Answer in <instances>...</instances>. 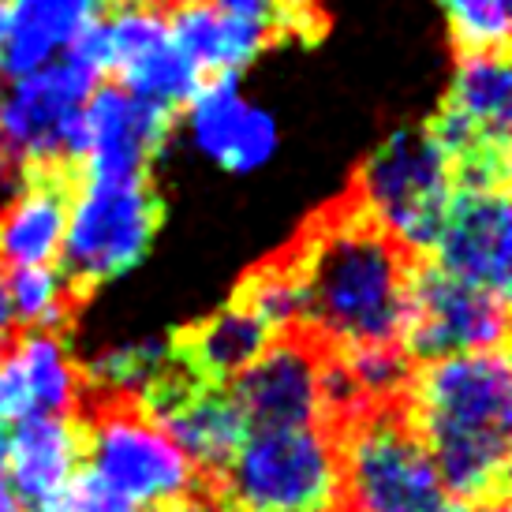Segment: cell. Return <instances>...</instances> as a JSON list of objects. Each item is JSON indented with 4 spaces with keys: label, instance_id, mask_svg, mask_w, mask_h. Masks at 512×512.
Instances as JSON below:
<instances>
[{
    "label": "cell",
    "instance_id": "obj_1",
    "mask_svg": "<svg viewBox=\"0 0 512 512\" xmlns=\"http://www.w3.org/2000/svg\"><path fill=\"white\" fill-rule=\"evenodd\" d=\"M299 281V333L329 352L400 344L412 255L344 199L285 251Z\"/></svg>",
    "mask_w": 512,
    "mask_h": 512
},
{
    "label": "cell",
    "instance_id": "obj_2",
    "mask_svg": "<svg viewBox=\"0 0 512 512\" xmlns=\"http://www.w3.org/2000/svg\"><path fill=\"white\" fill-rule=\"evenodd\" d=\"M404 419L430 453L445 494L464 509L505 501L512 453V370L505 352L419 363Z\"/></svg>",
    "mask_w": 512,
    "mask_h": 512
},
{
    "label": "cell",
    "instance_id": "obj_3",
    "mask_svg": "<svg viewBox=\"0 0 512 512\" xmlns=\"http://www.w3.org/2000/svg\"><path fill=\"white\" fill-rule=\"evenodd\" d=\"M221 512H344L333 427L251 430L217 475Z\"/></svg>",
    "mask_w": 512,
    "mask_h": 512
},
{
    "label": "cell",
    "instance_id": "obj_4",
    "mask_svg": "<svg viewBox=\"0 0 512 512\" xmlns=\"http://www.w3.org/2000/svg\"><path fill=\"white\" fill-rule=\"evenodd\" d=\"M456 195V169L427 128H400L359 165L348 199L408 255L434 247Z\"/></svg>",
    "mask_w": 512,
    "mask_h": 512
},
{
    "label": "cell",
    "instance_id": "obj_5",
    "mask_svg": "<svg viewBox=\"0 0 512 512\" xmlns=\"http://www.w3.org/2000/svg\"><path fill=\"white\" fill-rule=\"evenodd\" d=\"M157 225L161 199L150 176H86L72 195L57 258L75 296L135 270L154 243Z\"/></svg>",
    "mask_w": 512,
    "mask_h": 512
},
{
    "label": "cell",
    "instance_id": "obj_6",
    "mask_svg": "<svg viewBox=\"0 0 512 512\" xmlns=\"http://www.w3.org/2000/svg\"><path fill=\"white\" fill-rule=\"evenodd\" d=\"M83 460L86 475L135 512H165L199 490V471L135 400H101L83 427Z\"/></svg>",
    "mask_w": 512,
    "mask_h": 512
},
{
    "label": "cell",
    "instance_id": "obj_7",
    "mask_svg": "<svg viewBox=\"0 0 512 512\" xmlns=\"http://www.w3.org/2000/svg\"><path fill=\"white\" fill-rule=\"evenodd\" d=\"M344 430L348 512H471L445 494L434 460L400 408H370Z\"/></svg>",
    "mask_w": 512,
    "mask_h": 512
},
{
    "label": "cell",
    "instance_id": "obj_8",
    "mask_svg": "<svg viewBox=\"0 0 512 512\" xmlns=\"http://www.w3.org/2000/svg\"><path fill=\"white\" fill-rule=\"evenodd\" d=\"M101 75L72 57L0 86V161L15 169H57L68 161L79 113Z\"/></svg>",
    "mask_w": 512,
    "mask_h": 512
},
{
    "label": "cell",
    "instance_id": "obj_9",
    "mask_svg": "<svg viewBox=\"0 0 512 512\" xmlns=\"http://www.w3.org/2000/svg\"><path fill=\"white\" fill-rule=\"evenodd\" d=\"M509 337V299L486 288L464 285L434 262L412 266L408 311L400 329V348L408 359L430 363L468 352H505Z\"/></svg>",
    "mask_w": 512,
    "mask_h": 512
},
{
    "label": "cell",
    "instance_id": "obj_10",
    "mask_svg": "<svg viewBox=\"0 0 512 512\" xmlns=\"http://www.w3.org/2000/svg\"><path fill=\"white\" fill-rule=\"evenodd\" d=\"M98 42L105 72H113L116 86L131 98L176 113L206 83L172 42L169 19L154 0H124L116 12L98 15Z\"/></svg>",
    "mask_w": 512,
    "mask_h": 512
},
{
    "label": "cell",
    "instance_id": "obj_11",
    "mask_svg": "<svg viewBox=\"0 0 512 512\" xmlns=\"http://www.w3.org/2000/svg\"><path fill=\"white\" fill-rule=\"evenodd\" d=\"M172 128V109L131 98L120 86H98L79 113L68 161H83L86 176H146Z\"/></svg>",
    "mask_w": 512,
    "mask_h": 512
},
{
    "label": "cell",
    "instance_id": "obj_12",
    "mask_svg": "<svg viewBox=\"0 0 512 512\" xmlns=\"http://www.w3.org/2000/svg\"><path fill=\"white\" fill-rule=\"evenodd\" d=\"M135 404L169 434L191 468L210 475H221L251 434L225 385L195 382L184 370H165Z\"/></svg>",
    "mask_w": 512,
    "mask_h": 512
},
{
    "label": "cell",
    "instance_id": "obj_13",
    "mask_svg": "<svg viewBox=\"0 0 512 512\" xmlns=\"http://www.w3.org/2000/svg\"><path fill=\"white\" fill-rule=\"evenodd\" d=\"M434 266L456 281L509 299L512 206L505 187H456L434 240Z\"/></svg>",
    "mask_w": 512,
    "mask_h": 512
},
{
    "label": "cell",
    "instance_id": "obj_14",
    "mask_svg": "<svg viewBox=\"0 0 512 512\" xmlns=\"http://www.w3.org/2000/svg\"><path fill=\"white\" fill-rule=\"evenodd\" d=\"M322 352L311 337L285 333L225 385L251 430L326 427L318 397Z\"/></svg>",
    "mask_w": 512,
    "mask_h": 512
},
{
    "label": "cell",
    "instance_id": "obj_15",
    "mask_svg": "<svg viewBox=\"0 0 512 512\" xmlns=\"http://www.w3.org/2000/svg\"><path fill=\"white\" fill-rule=\"evenodd\" d=\"M187 135L202 157L232 176H251L270 165L281 128L270 109L255 105L236 90V79H210L187 101Z\"/></svg>",
    "mask_w": 512,
    "mask_h": 512
},
{
    "label": "cell",
    "instance_id": "obj_16",
    "mask_svg": "<svg viewBox=\"0 0 512 512\" xmlns=\"http://www.w3.org/2000/svg\"><path fill=\"white\" fill-rule=\"evenodd\" d=\"M83 400V370L60 333L27 329L0 348V427L45 415H75Z\"/></svg>",
    "mask_w": 512,
    "mask_h": 512
},
{
    "label": "cell",
    "instance_id": "obj_17",
    "mask_svg": "<svg viewBox=\"0 0 512 512\" xmlns=\"http://www.w3.org/2000/svg\"><path fill=\"white\" fill-rule=\"evenodd\" d=\"M83 468V427L75 415L23 419L4 434V483L23 509H45Z\"/></svg>",
    "mask_w": 512,
    "mask_h": 512
},
{
    "label": "cell",
    "instance_id": "obj_18",
    "mask_svg": "<svg viewBox=\"0 0 512 512\" xmlns=\"http://www.w3.org/2000/svg\"><path fill=\"white\" fill-rule=\"evenodd\" d=\"M72 210V184L57 169H34L0 214V270L57 266Z\"/></svg>",
    "mask_w": 512,
    "mask_h": 512
},
{
    "label": "cell",
    "instance_id": "obj_19",
    "mask_svg": "<svg viewBox=\"0 0 512 512\" xmlns=\"http://www.w3.org/2000/svg\"><path fill=\"white\" fill-rule=\"evenodd\" d=\"M277 341L266 322H258L243 303H228L210 318L184 329L172 344V363L195 382L228 385L240 378L270 344Z\"/></svg>",
    "mask_w": 512,
    "mask_h": 512
},
{
    "label": "cell",
    "instance_id": "obj_20",
    "mask_svg": "<svg viewBox=\"0 0 512 512\" xmlns=\"http://www.w3.org/2000/svg\"><path fill=\"white\" fill-rule=\"evenodd\" d=\"M101 15V0H8V42L0 75L19 79L60 60Z\"/></svg>",
    "mask_w": 512,
    "mask_h": 512
},
{
    "label": "cell",
    "instance_id": "obj_21",
    "mask_svg": "<svg viewBox=\"0 0 512 512\" xmlns=\"http://www.w3.org/2000/svg\"><path fill=\"white\" fill-rule=\"evenodd\" d=\"M165 19H169L172 42L199 68L202 79L206 75L236 79L270 45L258 30L243 27L240 19L221 12L214 0H176Z\"/></svg>",
    "mask_w": 512,
    "mask_h": 512
},
{
    "label": "cell",
    "instance_id": "obj_22",
    "mask_svg": "<svg viewBox=\"0 0 512 512\" xmlns=\"http://www.w3.org/2000/svg\"><path fill=\"white\" fill-rule=\"evenodd\" d=\"M453 109L483 143L509 146L512 128V72L505 53H464L453 86L441 101Z\"/></svg>",
    "mask_w": 512,
    "mask_h": 512
},
{
    "label": "cell",
    "instance_id": "obj_23",
    "mask_svg": "<svg viewBox=\"0 0 512 512\" xmlns=\"http://www.w3.org/2000/svg\"><path fill=\"white\" fill-rule=\"evenodd\" d=\"M165 370H172L169 341H131L94 356L86 374L90 382H98L101 393H109V400H131L135 393L143 397Z\"/></svg>",
    "mask_w": 512,
    "mask_h": 512
},
{
    "label": "cell",
    "instance_id": "obj_24",
    "mask_svg": "<svg viewBox=\"0 0 512 512\" xmlns=\"http://www.w3.org/2000/svg\"><path fill=\"white\" fill-rule=\"evenodd\" d=\"M236 303H243L258 322H266L273 337L299 333L303 299H299V281H296V270H292L288 255L273 258L266 266H258V270L240 285Z\"/></svg>",
    "mask_w": 512,
    "mask_h": 512
},
{
    "label": "cell",
    "instance_id": "obj_25",
    "mask_svg": "<svg viewBox=\"0 0 512 512\" xmlns=\"http://www.w3.org/2000/svg\"><path fill=\"white\" fill-rule=\"evenodd\" d=\"M8 296H12L15 326L57 333L60 322H68L75 292L60 266H30L8 273Z\"/></svg>",
    "mask_w": 512,
    "mask_h": 512
},
{
    "label": "cell",
    "instance_id": "obj_26",
    "mask_svg": "<svg viewBox=\"0 0 512 512\" xmlns=\"http://www.w3.org/2000/svg\"><path fill=\"white\" fill-rule=\"evenodd\" d=\"M370 408H397L412 382V359L400 344H359L337 352Z\"/></svg>",
    "mask_w": 512,
    "mask_h": 512
},
{
    "label": "cell",
    "instance_id": "obj_27",
    "mask_svg": "<svg viewBox=\"0 0 512 512\" xmlns=\"http://www.w3.org/2000/svg\"><path fill=\"white\" fill-rule=\"evenodd\" d=\"M449 34L464 53H505L512 0H441Z\"/></svg>",
    "mask_w": 512,
    "mask_h": 512
},
{
    "label": "cell",
    "instance_id": "obj_28",
    "mask_svg": "<svg viewBox=\"0 0 512 512\" xmlns=\"http://www.w3.org/2000/svg\"><path fill=\"white\" fill-rule=\"evenodd\" d=\"M38 512H135V509L124 498H116L113 490H105L94 475L79 471L72 483L64 486L57 498Z\"/></svg>",
    "mask_w": 512,
    "mask_h": 512
},
{
    "label": "cell",
    "instance_id": "obj_29",
    "mask_svg": "<svg viewBox=\"0 0 512 512\" xmlns=\"http://www.w3.org/2000/svg\"><path fill=\"white\" fill-rule=\"evenodd\" d=\"M15 333V314H12V296H8V270H0V344Z\"/></svg>",
    "mask_w": 512,
    "mask_h": 512
},
{
    "label": "cell",
    "instance_id": "obj_30",
    "mask_svg": "<svg viewBox=\"0 0 512 512\" xmlns=\"http://www.w3.org/2000/svg\"><path fill=\"white\" fill-rule=\"evenodd\" d=\"M0 512H27L23 505H19V498L8 490V483H4V479H0Z\"/></svg>",
    "mask_w": 512,
    "mask_h": 512
},
{
    "label": "cell",
    "instance_id": "obj_31",
    "mask_svg": "<svg viewBox=\"0 0 512 512\" xmlns=\"http://www.w3.org/2000/svg\"><path fill=\"white\" fill-rule=\"evenodd\" d=\"M165 512H221V509H214V505H206V501H184V505H172V509H165Z\"/></svg>",
    "mask_w": 512,
    "mask_h": 512
},
{
    "label": "cell",
    "instance_id": "obj_32",
    "mask_svg": "<svg viewBox=\"0 0 512 512\" xmlns=\"http://www.w3.org/2000/svg\"><path fill=\"white\" fill-rule=\"evenodd\" d=\"M4 42H8V0H0V53H4Z\"/></svg>",
    "mask_w": 512,
    "mask_h": 512
},
{
    "label": "cell",
    "instance_id": "obj_33",
    "mask_svg": "<svg viewBox=\"0 0 512 512\" xmlns=\"http://www.w3.org/2000/svg\"><path fill=\"white\" fill-rule=\"evenodd\" d=\"M479 512H509V505H505V501H498V505H486V509H479Z\"/></svg>",
    "mask_w": 512,
    "mask_h": 512
}]
</instances>
